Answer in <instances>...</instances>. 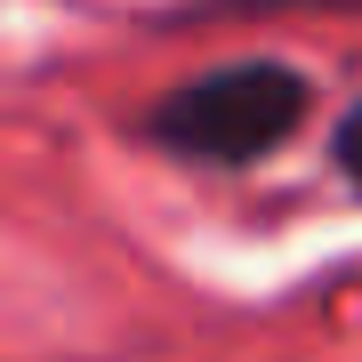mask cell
<instances>
[{
	"label": "cell",
	"instance_id": "cell-2",
	"mask_svg": "<svg viewBox=\"0 0 362 362\" xmlns=\"http://www.w3.org/2000/svg\"><path fill=\"white\" fill-rule=\"evenodd\" d=\"M282 8H330V16H362V0H202L185 16H282Z\"/></svg>",
	"mask_w": 362,
	"mask_h": 362
},
{
	"label": "cell",
	"instance_id": "cell-3",
	"mask_svg": "<svg viewBox=\"0 0 362 362\" xmlns=\"http://www.w3.org/2000/svg\"><path fill=\"white\" fill-rule=\"evenodd\" d=\"M330 169H338V177L354 185V194H362V97H354L346 113L330 121Z\"/></svg>",
	"mask_w": 362,
	"mask_h": 362
},
{
	"label": "cell",
	"instance_id": "cell-1",
	"mask_svg": "<svg viewBox=\"0 0 362 362\" xmlns=\"http://www.w3.org/2000/svg\"><path fill=\"white\" fill-rule=\"evenodd\" d=\"M314 113V81L282 65V57H233L209 65L177 89H161L137 113V137L153 153L185 161V169H250L306 129Z\"/></svg>",
	"mask_w": 362,
	"mask_h": 362
}]
</instances>
